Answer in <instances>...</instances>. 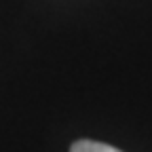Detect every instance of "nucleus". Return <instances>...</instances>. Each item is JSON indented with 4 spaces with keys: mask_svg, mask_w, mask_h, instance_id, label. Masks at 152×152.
Returning <instances> with one entry per match:
<instances>
[{
    "mask_svg": "<svg viewBox=\"0 0 152 152\" xmlns=\"http://www.w3.org/2000/svg\"><path fill=\"white\" fill-rule=\"evenodd\" d=\"M70 152H121L116 148H112L108 144H102V142H93V140H78L74 142Z\"/></svg>",
    "mask_w": 152,
    "mask_h": 152,
    "instance_id": "f257e3e1",
    "label": "nucleus"
}]
</instances>
